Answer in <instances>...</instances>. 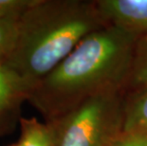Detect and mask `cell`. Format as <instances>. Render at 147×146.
Segmentation results:
<instances>
[{
	"label": "cell",
	"mask_w": 147,
	"mask_h": 146,
	"mask_svg": "<svg viewBox=\"0 0 147 146\" xmlns=\"http://www.w3.org/2000/svg\"><path fill=\"white\" fill-rule=\"evenodd\" d=\"M139 39L114 26L90 33L33 86L27 101L49 122L102 93L124 91Z\"/></svg>",
	"instance_id": "6da1fadb"
},
{
	"label": "cell",
	"mask_w": 147,
	"mask_h": 146,
	"mask_svg": "<svg viewBox=\"0 0 147 146\" xmlns=\"http://www.w3.org/2000/svg\"><path fill=\"white\" fill-rule=\"evenodd\" d=\"M107 26H114L139 38L147 35V0H95Z\"/></svg>",
	"instance_id": "277c9868"
},
{
	"label": "cell",
	"mask_w": 147,
	"mask_h": 146,
	"mask_svg": "<svg viewBox=\"0 0 147 146\" xmlns=\"http://www.w3.org/2000/svg\"><path fill=\"white\" fill-rule=\"evenodd\" d=\"M17 113H3L0 114V135L7 131V129L13 124L14 118Z\"/></svg>",
	"instance_id": "7c38bea8"
},
{
	"label": "cell",
	"mask_w": 147,
	"mask_h": 146,
	"mask_svg": "<svg viewBox=\"0 0 147 146\" xmlns=\"http://www.w3.org/2000/svg\"><path fill=\"white\" fill-rule=\"evenodd\" d=\"M147 130V86L125 96L124 130Z\"/></svg>",
	"instance_id": "8992f818"
},
{
	"label": "cell",
	"mask_w": 147,
	"mask_h": 146,
	"mask_svg": "<svg viewBox=\"0 0 147 146\" xmlns=\"http://www.w3.org/2000/svg\"><path fill=\"white\" fill-rule=\"evenodd\" d=\"M30 86L13 70L0 66V114L17 113L19 105L28 100Z\"/></svg>",
	"instance_id": "5b68a950"
},
{
	"label": "cell",
	"mask_w": 147,
	"mask_h": 146,
	"mask_svg": "<svg viewBox=\"0 0 147 146\" xmlns=\"http://www.w3.org/2000/svg\"><path fill=\"white\" fill-rule=\"evenodd\" d=\"M11 146H15V145H11Z\"/></svg>",
	"instance_id": "4fadbf2b"
},
{
	"label": "cell",
	"mask_w": 147,
	"mask_h": 146,
	"mask_svg": "<svg viewBox=\"0 0 147 146\" xmlns=\"http://www.w3.org/2000/svg\"><path fill=\"white\" fill-rule=\"evenodd\" d=\"M19 17L20 15L0 18V66L5 64L14 48Z\"/></svg>",
	"instance_id": "9c48e42d"
},
{
	"label": "cell",
	"mask_w": 147,
	"mask_h": 146,
	"mask_svg": "<svg viewBox=\"0 0 147 146\" xmlns=\"http://www.w3.org/2000/svg\"><path fill=\"white\" fill-rule=\"evenodd\" d=\"M106 26L95 0H34L20 15L16 42L4 65L32 88L84 37Z\"/></svg>",
	"instance_id": "7a4b0ae2"
},
{
	"label": "cell",
	"mask_w": 147,
	"mask_h": 146,
	"mask_svg": "<svg viewBox=\"0 0 147 146\" xmlns=\"http://www.w3.org/2000/svg\"><path fill=\"white\" fill-rule=\"evenodd\" d=\"M147 86V35L140 37L138 41L135 60L128 81L126 89L128 93Z\"/></svg>",
	"instance_id": "ba28073f"
},
{
	"label": "cell",
	"mask_w": 147,
	"mask_h": 146,
	"mask_svg": "<svg viewBox=\"0 0 147 146\" xmlns=\"http://www.w3.org/2000/svg\"><path fill=\"white\" fill-rule=\"evenodd\" d=\"M21 134L15 146H52L51 131L48 123L36 118H20Z\"/></svg>",
	"instance_id": "52a82bcc"
},
{
	"label": "cell",
	"mask_w": 147,
	"mask_h": 146,
	"mask_svg": "<svg viewBox=\"0 0 147 146\" xmlns=\"http://www.w3.org/2000/svg\"><path fill=\"white\" fill-rule=\"evenodd\" d=\"M34 0H0V18L21 15Z\"/></svg>",
	"instance_id": "30bf717a"
},
{
	"label": "cell",
	"mask_w": 147,
	"mask_h": 146,
	"mask_svg": "<svg viewBox=\"0 0 147 146\" xmlns=\"http://www.w3.org/2000/svg\"><path fill=\"white\" fill-rule=\"evenodd\" d=\"M114 146H147V130L123 131Z\"/></svg>",
	"instance_id": "8fae6325"
},
{
	"label": "cell",
	"mask_w": 147,
	"mask_h": 146,
	"mask_svg": "<svg viewBox=\"0 0 147 146\" xmlns=\"http://www.w3.org/2000/svg\"><path fill=\"white\" fill-rule=\"evenodd\" d=\"M124 91L102 93L48 123L52 146H114L124 130Z\"/></svg>",
	"instance_id": "3957f363"
}]
</instances>
